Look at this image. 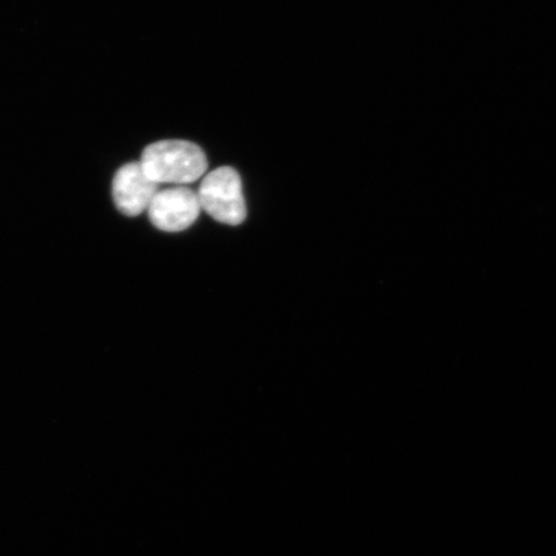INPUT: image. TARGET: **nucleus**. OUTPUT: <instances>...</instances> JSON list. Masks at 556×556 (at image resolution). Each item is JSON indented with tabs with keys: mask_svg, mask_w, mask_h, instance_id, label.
<instances>
[{
	"mask_svg": "<svg viewBox=\"0 0 556 556\" xmlns=\"http://www.w3.org/2000/svg\"><path fill=\"white\" fill-rule=\"evenodd\" d=\"M148 176L160 186H186L205 176L207 160L203 149L189 141L166 139L144 149L141 162Z\"/></svg>",
	"mask_w": 556,
	"mask_h": 556,
	"instance_id": "nucleus-1",
	"label": "nucleus"
},
{
	"mask_svg": "<svg viewBox=\"0 0 556 556\" xmlns=\"http://www.w3.org/2000/svg\"><path fill=\"white\" fill-rule=\"evenodd\" d=\"M198 197L201 208L219 224L239 226L247 218L240 174L231 166H220L206 174Z\"/></svg>",
	"mask_w": 556,
	"mask_h": 556,
	"instance_id": "nucleus-2",
	"label": "nucleus"
},
{
	"mask_svg": "<svg viewBox=\"0 0 556 556\" xmlns=\"http://www.w3.org/2000/svg\"><path fill=\"white\" fill-rule=\"evenodd\" d=\"M201 211L198 193L185 186L160 190L148 208L151 224L164 232L185 231Z\"/></svg>",
	"mask_w": 556,
	"mask_h": 556,
	"instance_id": "nucleus-3",
	"label": "nucleus"
},
{
	"mask_svg": "<svg viewBox=\"0 0 556 556\" xmlns=\"http://www.w3.org/2000/svg\"><path fill=\"white\" fill-rule=\"evenodd\" d=\"M159 191L160 185L148 176L139 162L123 165L113 180L115 205L127 217H138L148 211Z\"/></svg>",
	"mask_w": 556,
	"mask_h": 556,
	"instance_id": "nucleus-4",
	"label": "nucleus"
}]
</instances>
